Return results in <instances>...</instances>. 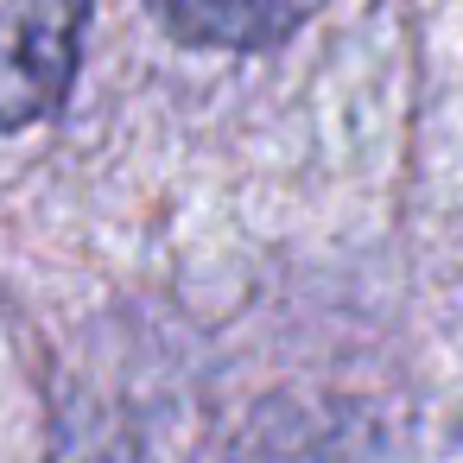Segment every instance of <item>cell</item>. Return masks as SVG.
I'll return each instance as SVG.
<instances>
[{"label": "cell", "mask_w": 463, "mask_h": 463, "mask_svg": "<svg viewBox=\"0 0 463 463\" xmlns=\"http://www.w3.org/2000/svg\"><path fill=\"white\" fill-rule=\"evenodd\" d=\"M90 0H0V128L52 115L77 77Z\"/></svg>", "instance_id": "cell-1"}, {"label": "cell", "mask_w": 463, "mask_h": 463, "mask_svg": "<svg viewBox=\"0 0 463 463\" xmlns=\"http://www.w3.org/2000/svg\"><path fill=\"white\" fill-rule=\"evenodd\" d=\"M311 0H153V14L184 39L210 52H260L286 39L305 20Z\"/></svg>", "instance_id": "cell-2"}]
</instances>
